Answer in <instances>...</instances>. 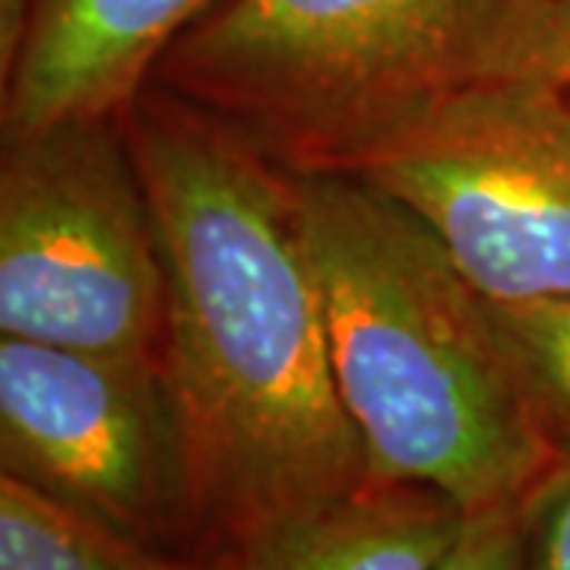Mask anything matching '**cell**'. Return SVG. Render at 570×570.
<instances>
[{
	"mask_svg": "<svg viewBox=\"0 0 570 570\" xmlns=\"http://www.w3.org/2000/svg\"><path fill=\"white\" fill-rule=\"evenodd\" d=\"M535 73L570 89V0H532Z\"/></svg>",
	"mask_w": 570,
	"mask_h": 570,
	"instance_id": "13",
	"label": "cell"
},
{
	"mask_svg": "<svg viewBox=\"0 0 570 570\" xmlns=\"http://www.w3.org/2000/svg\"><path fill=\"white\" fill-rule=\"evenodd\" d=\"M355 175L444 247L489 302L570 295V89L498 80L371 146Z\"/></svg>",
	"mask_w": 570,
	"mask_h": 570,
	"instance_id": "5",
	"label": "cell"
},
{
	"mask_svg": "<svg viewBox=\"0 0 570 570\" xmlns=\"http://www.w3.org/2000/svg\"><path fill=\"white\" fill-rule=\"evenodd\" d=\"M520 570H570L568 453H561L520 501Z\"/></svg>",
	"mask_w": 570,
	"mask_h": 570,
	"instance_id": "11",
	"label": "cell"
},
{
	"mask_svg": "<svg viewBox=\"0 0 570 570\" xmlns=\"http://www.w3.org/2000/svg\"><path fill=\"white\" fill-rule=\"evenodd\" d=\"M165 264L121 115L3 137L0 333L165 362Z\"/></svg>",
	"mask_w": 570,
	"mask_h": 570,
	"instance_id": "4",
	"label": "cell"
},
{
	"mask_svg": "<svg viewBox=\"0 0 570 570\" xmlns=\"http://www.w3.org/2000/svg\"><path fill=\"white\" fill-rule=\"evenodd\" d=\"M295 178L340 400L371 482L520 504L561 456L479 295L419 219L355 175Z\"/></svg>",
	"mask_w": 570,
	"mask_h": 570,
	"instance_id": "2",
	"label": "cell"
},
{
	"mask_svg": "<svg viewBox=\"0 0 570 570\" xmlns=\"http://www.w3.org/2000/svg\"><path fill=\"white\" fill-rule=\"evenodd\" d=\"M0 472L149 549L206 558L159 358L0 336Z\"/></svg>",
	"mask_w": 570,
	"mask_h": 570,
	"instance_id": "6",
	"label": "cell"
},
{
	"mask_svg": "<svg viewBox=\"0 0 570 570\" xmlns=\"http://www.w3.org/2000/svg\"><path fill=\"white\" fill-rule=\"evenodd\" d=\"M165 264V374L206 558L371 482L340 400L292 171L146 86L121 111Z\"/></svg>",
	"mask_w": 570,
	"mask_h": 570,
	"instance_id": "1",
	"label": "cell"
},
{
	"mask_svg": "<svg viewBox=\"0 0 570 570\" xmlns=\"http://www.w3.org/2000/svg\"><path fill=\"white\" fill-rule=\"evenodd\" d=\"M22 10H26V0H0V41H10L17 36Z\"/></svg>",
	"mask_w": 570,
	"mask_h": 570,
	"instance_id": "14",
	"label": "cell"
},
{
	"mask_svg": "<svg viewBox=\"0 0 570 570\" xmlns=\"http://www.w3.org/2000/svg\"><path fill=\"white\" fill-rule=\"evenodd\" d=\"M489 307L539 425L551 448L570 456V295Z\"/></svg>",
	"mask_w": 570,
	"mask_h": 570,
	"instance_id": "10",
	"label": "cell"
},
{
	"mask_svg": "<svg viewBox=\"0 0 570 570\" xmlns=\"http://www.w3.org/2000/svg\"><path fill=\"white\" fill-rule=\"evenodd\" d=\"M438 570H520V504L469 513Z\"/></svg>",
	"mask_w": 570,
	"mask_h": 570,
	"instance_id": "12",
	"label": "cell"
},
{
	"mask_svg": "<svg viewBox=\"0 0 570 570\" xmlns=\"http://www.w3.org/2000/svg\"><path fill=\"white\" fill-rule=\"evenodd\" d=\"M216 0H26L3 55V137L111 118Z\"/></svg>",
	"mask_w": 570,
	"mask_h": 570,
	"instance_id": "7",
	"label": "cell"
},
{
	"mask_svg": "<svg viewBox=\"0 0 570 570\" xmlns=\"http://www.w3.org/2000/svg\"><path fill=\"white\" fill-rule=\"evenodd\" d=\"M463 523V508L441 491L367 482L216 558L223 570H438Z\"/></svg>",
	"mask_w": 570,
	"mask_h": 570,
	"instance_id": "8",
	"label": "cell"
},
{
	"mask_svg": "<svg viewBox=\"0 0 570 570\" xmlns=\"http://www.w3.org/2000/svg\"><path fill=\"white\" fill-rule=\"evenodd\" d=\"M517 77L539 80L532 0H216L149 82L314 175Z\"/></svg>",
	"mask_w": 570,
	"mask_h": 570,
	"instance_id": "3",
	"label": "cell"
},
{
	"mask_svg": "<svg viewBox=\"0 0 570 570\" xmlns=\"http://www.w3.org/2000/svg\"><path fill=\"white\" fill-rule=\"evenodd\" d=\"M0 570H223V561L149 549L0 472Z\"/></svg>",
	"mask_w": 570,
	"mask_h": 570,
	"instance_id": "9",
	"label": "cell"
}]
</instances>
